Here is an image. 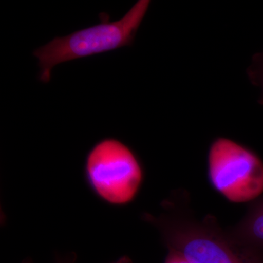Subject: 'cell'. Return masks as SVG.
Returning <instances> with one entry per match:
<instances>
[{"mask_svg":"<svg viewBox=\"0 0 263 263\" xmlns=\"http://www.w3.org/2000/svg\"><path fill=\"white\" fill-rule=\"evenodd\" d=\"M243 245L263 249V198L254 204L240 227Z\"/></svg>","mask_w":263,"mask_h":263,"instance_id":"5b68a950","label":"cell"},{"mask_svg":"<svg viewBox=\"0 0 263 263\" xmlns=\"http://www.w3.org/2000/svg\"><path fill=\"white\" fill-rule=\"evenodd\" d=\"M76 256H71L68 258L65 259H61V260L58 261L57 263H74L75 261Z\"/></svg>","mask_w":263,"mask_h":263,"instance_id":"9c48e42d","label":"cell"},{"mask_svg":"<svg viewBox=\"0 0 263 263\" xmlns=\"http://www.w3.org/2000/svg\"><path fill=\"white\" fill-rule=\"evenodd\" d=\"M150 5L149 0H139L115 22L106 13H101L100 24L53 38L36 48L32 54L37 60L39 81L49 83L52 70L60 64L133 46Z\"/></svg>","mask_w":263,"mask_h":263,"instance_id":"6da1fadb","label":"cell"},{"mask_svg":"<svg viewBox=\"0 0 263 263\" xmlns=\"http://www.w3.org/2000/svg\"><path fill=\"white\" fill-rule=\"evenodd\" d=\"M248 74L250 80L261 90L263 97V52L254 57Z\"/></svg>","mask_w":263,"mask_h":263,"instance_id":"8992f818","label":"cell"},{"mask_svg":"<svg viewBox=\"0 0 263 263\" xmlns=\"http://www.w3.org/2000/svg\"><path fill=\"white\" fill-rule=\"evenodd\" d=\"M209 179L213 186L230 202L252 201L263 193V162L247 147L219 138L208 155Z\"/></svg>","mask_w":263,"mask_h":263,"instance_id":"3957f363","label":"cell"},{"mask_svg":"<svg viewBox=\"0 0 263 263\" xmlns=\"http://www.w3.org/2000/svg\"><path fill=\"white\" fill-rule=\"evenodd\" d=\"M169 248L190 263H263L262 249L232 243L220 234L202 227L171 230Z\"/></svg>","mask_w":263,"mask_h":263,"instance_id":"277c9868","label":"cell"},{"mask_svg":"<svg viewBox=\"0 0 263 263\" xmlns=\"http://www.w3.org/2000/svg\"><path fill=\"white\" fill-rule=\"evenodd\" d=\"M164 263H190L186 260V259L176 251V249L169 248L168 254L166 257Z\"/></svg>","mask_w":263,"mask_h":263,"instance_id":"52a82bcc","label":"cell"},{"mask_svg":"<svg viewBox=\"0 0 263 263\" xmlns=\"http://www.w3.org/2000/svg\"><path fill=\"white\" fill-rule=\"evenodd\" d=\"M85 173L93 191L112 205L130 202L143 181V170L136 154L114 138H103L90 149Z\"/></svg>","mask_w":263,"mask_h":263,"instance_id":"7a4b0ae2","label":"cell"},{"mask_svg":"<svg viewBox=\"0 0 263 263\" xmlns=\"http://www.w3.org/2000/svg\"><path fill=\"white\" fill-rule=\"evenodd\" d=\"M112 263H133V261L131 260L129 257H127V256H124V257H121L118 259V260L115 261V262Z\"/></svg>","mask_w":263,"mask_h":263,"instance_id":"ba28073f","label":"cell"}]
</instances>
